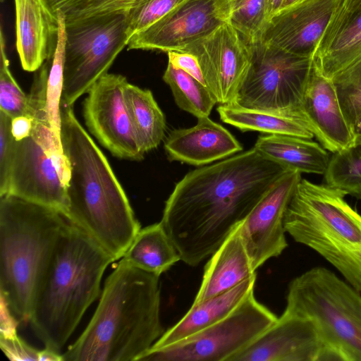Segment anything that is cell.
Masks as SVG:
<instances>
[{
	"mask_svg": "<svg viewBox=\"0 0 361 361\" xmlns=\"http://www.w3.org/2000/svg\"><path fill=\"white\" fill-rule=\"evenodd\" d=\"M159 276L121 258L92 319L63 361H139L164 334Z\"/></svg>",
	"mask_w": 361,
	"mask_h": 361,
	"instance_id": "3957f363",
	"label": "cell"
},
{
	"mask_svg": "<svg viewBox=\"0 0 361 361\" xmlns=\"http://www.w3.org/2000/svg\"><path fill=\"white\" fill-rule=\"evenodd\" d=\"M122 258L158 276L181 260L161 221L141 228Z\"/></svg>",
	"mask_w": 361,
	"mask_h": 361,
	"instance_id": "cb8c5ba5",
	"label": "cell"
},
{
	"mask_svg": "<svg viewBox=\"0 0 361 361\" xmlns=\"http://www.w3.org/2000/svg\"><path fill=\"white\" fill-rule=\"evenodd\" d=\"M164 147L170 161L196 166L226 159L243 149L228 130L209 116L198 118L191 128L172 130Z\"/></svg>",
	"mask_w": 361,
	"mask_h": 361,
	"instance_id": "d6986e66",
	"label": "cell"
},
{
	"mask_svg": "<svg viewBox=\"0 0 361 361\" xmlns=\"http://www.w3.org/2000/svg\"><path fill=\"white\" fill-rule=\"evenodd\" d=\"M39 1L53 16L55 17L56 13L61 12L67 25L92 18L126 13L138 0Z\"/></svg>",
	"mask_w": 361,
	"mask_h": 361,
	"instance_id": "f1b7e54d",
	"label": "cell"
},
{
	"mask_svg": "<svg viewBox=\"0 0 361 361\" xmlns=\"http://www.w3.org/2000/svg\"><path fill=\"white\" fill-rule=\"evenodd\" d=\"M167 54L168 63L185 71L206 85L199 61L195 55L189 52L178 51H169Z\"/></svg>",
	"mask_w": 361,
	"mask_h": 361,
	"instance_id": "74e56055",
	"label": "cell"
},
{
	"mask_svg": "<svg viewBox=\"0 0 361 361\" xmlns=\"http://www.w3.org/2000/svg\"><path fill=\"white\" fill-rule=\"evenodd\" d=\"M354 145H361V113L356 117L352 124Z\"/></svg>",
	"mask_w": 361,
	"mask_h": 361,
	"instance_id": "b9f144b4",
	"label": "cell"
},
{
	"mask_svg": "<svg viewBox=\"0 0 361 361\" xmlns=\"http://www.w3.org/2000/svg\"><path fill=\"white\" fill-rule=\"evenodd\" d=\"M195 55L219 105L232 104L250 66L249 44L228 23L180 51Z\"/></svg>",
	"mask_w": 361,
	"mask_h": 361,
	"instance_id": "7c38bea8",
	"label": "cell"
},
{
	"mask_svg": "<svg viewBox=\"0 0 361 361\" xmlns=\"http://www.w3.org/2000/svg\"><path fill=\"white\" fill-rule=\"evenodd\" d=\"M348 193L302 178L285 212L286 233L329 262L361 292V215Z\"/></svg>",
	"mask_w": 361,
	"mask_h": 361,
	"instance_id": "8992f818",
	"label": "cell"
},
{
	"mask_svg": "<svg viewBox=\"0 0 361 361\" xmlns=\"http://www.w3.org/2000/svg\"><path fill=\"white\" fill-rule=\"evenodd\" d=\"M299 114L319 143L332 153L354 145L350 124L342 110L333 81L313 66Z\"/></svg>",
	"mask_w": 361,
	"mask_h": 361,
	"instance_id": "ac0fdd59",
	"label": "cell"
},
{
	"mask_svg": "<svg viewBox=\"0 0 361 361\" xmlns=\"http://www.w3.org/2000/svg\"><path fill=\"white\" fill-rule=\"evenodd\" d=\"M177 106L197 118L209 116L217 104L207 87L170 63L163 75Z\"/></svg>",
	"mask_w": 361,
	"mask_h": 361,
	"instance_id": "4316f807",
	"label": "cell"
},
{
	"mask_svg": "<svg viewBox=\"0 0 361 361\" xmlns=\"http://www.w3.org/2000/svg\"><path fill=\"white\" fill-rule=\"evenodd\" d=\"M11 122L12 118L0 110V183L6 176L15 145Z\"/></svg>",
	"mask_w": 361,
	"mask_h": 361,
	"instance_id": "d590c367",
	"label": "cell"
},
{
	"mask_svg": "<svg viewBox=\"0 0 361 361\" xmlns=\"http://www.w3.org/2000/svg\"><path fill=\"white\" fill-rule=\"evenodd\" d=\"M13 195L60 211L67 209L66 186L53 159L30 135L15 141L0 195Z\"/></svg>",
	"mask_w": 361,
	"mask_h": 361,
	"instance_id": "5bb4252c",
	"label": "cell"
},
{
	"mask_svg": "<svg viewBox=\"0 0 361 361\" xmlns=\"http://www.w3.org/2000/svg\"><path fill=\"white\" fill-rule=\"evenodd\" d=\"M287 170L253 147L188 172L161 220L181 261L195 267L212 256Z\"/></svg>",
	"mask_w": 361,
	"mask_h": 361,
	"instance_id": "6da1fadb",
	"label": "cell"
},
{
	"mask_svg": "<svg viewBox=\"0 0 361 361\" xmlns=\"http://www.w3.org/2000/svg\"><path fill=\"white\" fill-rule=\"evenodd\" d=\"M228 20V0H185L128 40V49L180 51Z\"/></svg>",
	"mask_w": 361,
	"mask_h": 361,
	"instance_id": "4fadbf2b",
	"label": "cell"
},
{
	"mask_svg": "<svg viewBox=\"0 0 361 361\" xmlns=\"http://www.w3.org/2000/svg\"><path fill=\"white\" fill-rule=\"evenodd\" d=\"M66 222L56 209L0 195V294L19 322L30 321Z\"/></svg>",
	"mask_w": 361,
	"mask_h": 361,
	"instance_id": "5b68a950",
	"label": "cell"
},
{
	"mask_svg": "<svg viewBox=\"0 0 361 361\" xmlns=\"http://www.w3.org/2000/svg\"><path fill=\"white\" fill-rule=\"evenodd\" d=\"M361 62V35L323 73L324 77L334 81Z\"/></svg>",
	"mask_w": 361,
	"mask_h": 361,
	"instance_id": "e575fe53",
	"label": "cell"
},
{
	"mask_svg": "<svg viewBox=\"0 0 361 361\" xmlns=\"http://www.w3.org/2000/svg\"><path fill=\"white\" fill-rule=\"evenodd\" d=\"M39 361H63L62 353L44 348L40 350Z\"/></svg>",
	"mask_w": 361,
	"mask_h": 361,
	"instance_id": "60d3db41",
	"label": "cell"
},
{
	"mask_svg": "<svg viewBox=\"0 0 361 361\" xmlns=\"http://www.w3.org/2000/svg\"><path fill=\"white\" fill-rule=\"evenodd\" d=\"M129 39L126 13L66 24L61 106H73L107 73Z\"/></svg>",
	"mask_w": 361,
	"mask_h": 361,
	"instance_id": "9c48e42d",
	"label": "cell"
},
{
	"mask_svg": "<svg viewBox=\"0 0 361 361\" xmlns=\"http://www.w3.org/2000/svg\"><path fill=\"white\" fill-rule=\"evenodd\" d=\"M277 318L252 292L221 320L175 344L150 348L139 361H228Z\"/></svg>",
	"mask_w": 361,
	"mask_h": 361,
	"instance_id": "30bf717a",
	"label": "cell"
},
{
	"mask_svg": "<svg viewBox=\"0 0 361 361\" xmlns=\"http://www.w3.org/2000/svg\"><path fill=\"white\" fill-rule=\"evenodd\" d=\"M0 347L10 360L39 361L40 350L27 344L18 335L0 337Z\"/></svg>",
	"mask_w": 361,
	"mask_h": 361,
	"instance_id": "8d00e7d4",
	"label": "cell"
},
{
	"mask_svg": "<svg viewBox=\"0 0 361 361\" xmlns=\"http://www.w3.org/2000/svg\"><path fill=\"white\" fill-rule=\"evenodd\" d=\"M283 0H269L270 18L281 7Z\"/></svg>",
	"mask_w": 361,
	"mask_h": 361,
	"instance_id": "7bdbcfd3",
	"label": "cell"
},
{
	"mask_svg": "<svg viewBox=\"0 0 361 361\" xmlns=\"http://www.w3.org/2000/svg\"><path fill=\"white\" fill-rule=\"evenodd\" d=\"M16 47L21 66L37 71L54 52L58 41L57 18L39 0H14Z\"/></svg>",
	"mask_w": 361,
	"mask_h": 361,
	"instance_id": "ffe728a7",
	"label": "cell"
},
{
	"mask_svg": "<svg viewBox=\"0 0 361 361\" xmlns=\"http://www.w3.org/2000/svg\"><path fill=\"white\" fill-rule=\"evenodd\" d=\"M339 0H298L269 20L260 40L313 58Z\"/></svg>",
	"mask_w": 361,
	"mask_h": 361,
	"instance_id": "e0dca14e",
	"label": "cell"
},
{
	"mask_svg": "<svg viewBox=\"0 0 361 361\" xmlns=\"http://www.w3.org/2000/svg\"><path fill=\"white\" fill-rule=\"evenodd\" d=\"M114 259L67 219L37 292L29 322L44 348L59 353L98 298Z\"/></svg>",
	"mask_w": 361,
	"mask_h": 361,
	"instance_id": "277c9868",
	"label": "cell"
},
{
	"mask_svg": "<svg viewBox=\"0 0 361 361\" xmlns=\"http://www.w3.org/2000/svg\"><path fill=\"white\" fill-rule=\"evenodd\" d=\"M32 129V119L26 116L12 118L11 132L16 140H20L31 135Z\"/></svg>",
	"mask_w": 361,
	"mask_h": 361,
	"instance_id": "ab89813d",
	"label": "cell"
},
{
	"mask_svg": "<svg viewBox=\"0 0 361 361\" xmlns=\"http://www.w3.org/2000/svg\"><path fill=\"white\" fill-rule=\"evenodd\" d=\"M61 137L69 165L66 219L114 261L121 259L141 229L108 159L77 119L61 108Z\"/></svg>",
	"mask_w": 361,
	"mask_h": 361,
	"instance_id": "7a4b0ae2",
	"label": "cell"
},
{
	"mask_svg": "<svg viewBox=\"0 0 361 361\" xmlns=\"http://www.w3.org/2000/svg\"><path fill=\"white\" fill-rule=\"evenodd\" d=\"M217 111L223 122L241 131L314 137L305 121L297 116L250 109L232 104L219 105Z\"/></svg>",
	"mask_w": 361,
	"mask_h": 361,
	"instance_id": "484cf974",
	"label": "cell"
},
{
	"mask_svg": "<svg viewBox=\"0 0 361 361\" xmlns=\"http://www.w3.org/2000/svg\"><path fill=\"white\" fill-rule=\"evenodd\" d=\"M0 110L12 118L28 113V94L20 88L9 68L6 51V39L0 30Z\"/></svg>",
	"mask_w": 361,
	"mask_h": 361,
	"instance_id": "1f68e13d",
	"label": "cell"
},
{
	"mask_svg": "<svg viewBox=\"0 0 361 361\" xmlns=\"http://www.w3.org/2000/svg\"><path fill=\"white\" fill-rule=\"evenodd\" d=\"M333 82L343 114L352 127L361 113V62Z\"/></svg>",
	"mask_w": 361,
	"mask_h": 361,
	"instance_id": "836d02e7",
	"label": "cell"
},
{
	"mask_svg": "<svg viewBox=\"0 0 361 361\" xmlns=\"http://www.w3.org/2000/svg\"><path fill=\"white\" fill-rule=\"evenodd\" d=\"M241 223L212 255L192 305L223 293L256 274L241 235Z\"/></svg>",
	"mask_w": 361,
	"mask_h": 361,
	"instance_id": "44dd1931",
	"label": "cell"
},
{
	"mask_svg": "<svg viewBox=\"0 0 361 361\" xmlns=\"http://www.w3.org/2000/svg\"><path fill=\"white\" fill-rule=\"evenodd\" d=\"M256 279L255 274L223 293L197 305H192L186 314L164 331L150 348H161L175 344L221 320L254 292Z\"/></svg>",
	"mask_w": 361,
	"mask_h": 361,
	"instance_id": "7402d4cb",
	"label": "cell"
},
{
	"mask_svg": "<svg viewBox=\"0 0 361 361\" xmlns=\"http://www.w3.org/2000/svg\"><path fill=\"white\" fill-rule=\"evenodd\" d=\"M128 82L120 74L102 76L87 92L83 117L90 133L114 156L140 161L145 153L137 142L124 97Z\"/></svg>",
	"mask_w": 361,
	"mask_h": 361,
	"instance_id": "8fae6325",
	"label": "cell"
},
{
	"mask_svg": "<svg viewBox=\"0 0 361 361\" xmlns=\"http://www.w3.org/2000/svg\"><path fill=\"white\" fill-rule=\"evenodd\" d=\"M185 0H138L126 13L127 34L130 38L159 20Z\"/></svg>",
	"mask_w": 361,
	"mask_h": 361,
	"instance_id": "d6a6232c",
	"label": "cell"
},
{
	"mask_svg": "<svg viewBox=\"0 0 361 361\" xmlns=\"http://www.w3.org/2000/svg\"><path fill=\"white\" fill-rule=\"evenodd\" d=\"M228 20L247 42L259 40L270 19L269 0H228Z\"/></svg>",
	"mask_w": 361,
	"mask_h": 361,
	"instance_id": "4dcf8cb0",
	"label": "cell"
},
{
	"mask_svg": "<svg viewBox=\"0 0 361 361\" xmlns=\"http://www.w3.org/2000/svg\"><path fill=\"white\" fill-rule=\"evenodd\" d=\"M298 1V0H283V4H282L281 7L280 9L286 8V7H287V6L294 4V3H295Z\"/></svg>",
	"mask_w": 361,
	"mask_h": 361,
	"instance_id": "ee69618b",
	"label": "cell"
},
{
	"mask_svg": "<svg viewBox=\"0 0 361 361\" xmlns=\"http://www.w3.org/2000/svg\"><path fill=\"white\" fill-rule=\"evenodd\" d=\"M324 348L313 322L285 312L228 361H323Z\"/></svg>",
	"mask_w": 361,
	"mask_h": 361,
	"instance_id": "2e32d148",
	"label": "cell"
},
{
	"mask_svg": "<svg viewBox=\"0 0 361 361\" xmlns=\"http://www.w3.org/2000/svg\"><path fill=\"white\" fill-rule=\"evenodd\" d=\"M124 97L137 142L145 154L162 141L166 127L165 116L149 90L128 82Z\"/></svg>",
	"mask_w": 361,
	"mask_h": 361,
	"instance_id": "d4e9b609",
	"label": "cell"
},
{
	"mask_svg": "<svg viewBox=\"0 0 361 361\" xmlns=\"http://www.w3.org/2000/svg\"><path fill=\"white\" fill-rule=\"evenodd\" d=\"M4 0H1V2H4Z\"/></svg>",
	"mask_w": 361,
	"mask_h": 361,
	"instance_id": "f6af8a7d",
	"label": "cell"
},
{
	"mask_svg": "<svg viewBox=\"0 0 361 361\" xmlns=\"http://www.w3.org/2000/svg\"><path fill=\"white\" fill-rule=\"evenodd\" d=\"M59 25L58 41L54 54L46 61L48 73L46 82V111L54 135L61 142V108L63 86V72L66 44L65 18L61 12L56 13Z\"/></svg>",
	"mask_w": 361,
	"mask_h": 361,
	"instance_id": "83f0119b",
	"label": "cell"
},
{
	"mask_svg": "<svg viewBox=\"0 0 361 361\" xmlns=\"http://www.w3.org/2000/svg\"><path fill=\"white\" fill-rule=\"evenodd\" d=\"M288 169L270 188L240 224V232L253 269L279 256L288 247L283 219L289 202L302 179Z\"/></svg>",
	"mask_w": 361,
	"mask_h": 361,
	"instance_id": "9a60e30c",
	"label": "cell"
},
{
	"mask_svg": "<svg viewBox=\"0 0 361 361\" xmlns=\"http://www.w3.org/2000/svg\"><path fill=\"white\" fill-rule=\"evenodd\" d=\"M248 44L250 66L232 104L300 117L299 109L313 58L285 51L260 39Z\"/></svg>",
	"mask_w": 361,
	"mask_h": 361,
	"instance_id": "ba28073f",
	"label": "cell"
},
{
	"mask_svg": "<svg viewBox=\"0 0 361 361\" xmlns=\"http://www.w3.org/2000/svg\"><path fill=\"white\" fill-rule=\"evenodd\" d=\"M283 312L311 319L324 348L323 361H361V295L323 267L289 283Z\"/></svg>",
	"mask_w": 361,
	"mask_h": 361,
	"instance_id": "52a82bcc",
	"label": "cell"
},
{
	"mask_svg": "<svg viewBox=\"0 0 361 361\" xmlns=\"http://www.w3.org/2000/svg\"><path fill=\"white\" fill-rule=\"evenodd\" d=\"M19 322L4 297L0 294V337L18 335L17 328Z\"/></svg>",
	"mask_w": 361,
	"mask_h": 361,
	"instance_id": "f35d334b",
	"label": "cell"
},
{
	"mask_svg": "<svg viewBox=\"0 0 361 361\" xmlns=\"http://www.w3.org/2000/svg\"><path fill=\"white\" fill-rule=\"evenodd\" d=\"M254 147L285 168L301 173L324 175L330 159L327 150L312 138L266 134L259 136Z\"/></svg>",
	"mask_w": 361,
	"mask_h": 361,
	"instance_id": "603a6c76",
	"label": "cell"
},
{
	"mask_svg": "<svg viewBox=\"0 0 361 361\" xmlns=\"http://www.w3.org/2000/svg\"><path fill=\"white\" fill-rule=\"evenodd\" d=\"M324 175L326 185L361 197V145L333 153Z\"/></svg>",
	"mask_w": 361,
	"mask_h": 361,
	"instance_id": "f546056e",
	"label": "cell"
}]
</instances>
